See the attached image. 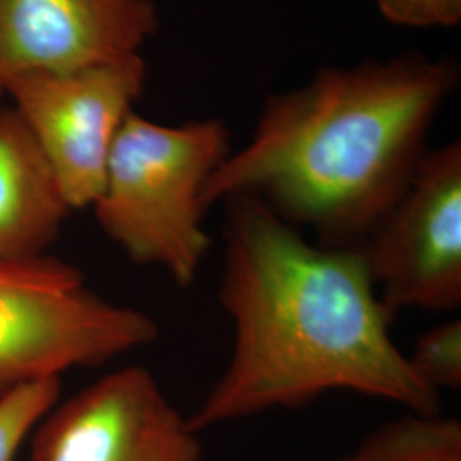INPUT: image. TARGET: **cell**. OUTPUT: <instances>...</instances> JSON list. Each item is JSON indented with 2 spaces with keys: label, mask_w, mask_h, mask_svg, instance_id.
<instances>
[{
  "label": "cell",
  "mask_w": 461,
  "mask_h": 461,
  "mask_svg": "<svg viewBox=\"0 0 461 461\" xmlns=\"http://www.w3.org/2000/svg\"><path fill=\"white\" fill-rule=\"evenodd\" d=\"M219 303L232 325L222 375L188 415L198 434L331 392L439 413L441 395L413 373L392 339L357 247L310 243L249 195L226 198Z\"/></svg>",
  "instance_id": "6da1fadb"
},
{
  "label": "cell",
  "mask_w": 461,
  "mask_h": 461,
  "mask_svg": "<svg viewBox=\"0 0 461 461\" xmlns=\"http://www.w3.org/2000/svg\"><path fill=\"white\" fill-rule=\"evenodd\" d=\"M458 83L453 60L419 53L320 68L265 99L249 140L205 183L203 211L249 195L325 245L363 243L411 182Z\"/></svg>",
  "instance_id": "7a4b0ae2"
},
{
  "label": "cell",
  "mask_w": 461,
  "mask_h": 461,
  "mask_svg": "<svg viewBox=\"0 0 461 461\" xmlns=\"http://www.w3.org/2000/svg\"><path fill=\"white\" fill-rule=\"evenodd\" d=\"M230 150L222 120L163 125L132 112L116 133L93 205L99 228L133 264L192 285L212 247L202 192Z\"/></svg>",
  "instance_id": "3957f363"
},
{
  "label": "cell",
  "mask_w": 461,
  "mask_h": 461,
  "mask_svg": "<svg viewBox=\"0 0 461 461\" xmlns=\"http://www.w3.org/2000/svg\"><path fill=\"white\" fill-rule=\"evenodd\" d=\"M158 321L95 293L53 255L0 264V396L154 344Z\"/></svg>",
  "instance_id": "277c9868"
},
{
  "label": "cell",
  "mask_w": 461,
  "mask_h": 461,
  "mask_svg": "<svg viewBox=\"0 0 461 461\" xmlns=\"http://www.w3.org/2000/svg\"><path fill=\"white\" fill-rule=\"evenodd\" d=\"M146 77V60L133 53L66 72H26L5 86L70 211L101 195L116 133Z\"/></svg>",
  "instance_id": "5b68a950"
},
{
  "label": "cell",
  "mask_w": 461,
  "mask_h": 461,
  "mask_svg": "<svg viewBox=\"0 0 461 461\" xmlns=\"http://www.w3.org/2000/svg\"><path fill=\"white\" fill-rule=\"evenodd\" d=\"M357 247L393 318L403 310L460 308V140L428 149L403 194Z\"/></svg>",
  "instance_id": "8992f818"
},
{
  "label": "cell",
  "mask_w": 461,
  "mask_h": 461,
  "mask_svg": "<svg viewBox=\"0 0 461 461\" xmlns=\"http://www.w3.org/2000/svg\"><path fill=\"white\" fill-rule=\"evenodd\" d=\"M32 461H202L198 432L142 366L57 402L32 436Z\"/></svg>",
  "instance_id": "52a82bcc"
},
{
  "label": "cell",
  "mask_w": 461,
  "mask_h": 461,
  "mask_svg": "<svg viewBox=\"0 0 461 461\" xmlns=\"http://www.w3.org/2000/svg\"><path fill=\"white\" fill-rule=\"evenodd\" d=\"M158 28L152 0H0V98L26 72L140 53Z\"/></svg>",
  "instance_id": "ba28073f"
},
{
  "label": "cell",
  "mask_w": 461,
  "mask_h": 461,
  "mask_svg": "<svg viewBox=\"0 0 461 461\" xmlns=\"http://www.w3.org/2000/svg\"><path fill=\"white\" fill-rule=\"evenodd\" d=\"M70 209L33 135L0 108V264L47 255Z\"/></svg>",
  "instance_id": "9c48e42d"
},
{
  "label": "cell",
  "mask_w": 461,
  "mask_h": 461,
  "mask_svg": "<svg viewBox=\"0 0 461 461\" xmlns=\"http://www.w3.org/2000/svg\"><path fill=\"white\" fill-rule=\"evenodd\" d=\"M337 461H461V422L441 412H405Z\"/></svg>",
  "instance_id": "30bf717a"
},
{
  "label": "cell",
  "mask_w": 461,
  "mask_h": 461,
  "mask_svg": "<svg viewBox=\"0 0 461 461\" xmlns=\"http://www.w3.org/2000/svg\"><path fill=\"white\" fill-rule=\"evenodd\" d=\"M60 390V378H50L0 396V461L16 460L26 438L59 402Z\"/></svg>",
  "instance_id": "8fae6325"
},
{
  "label": "cell",
  "mask_w": 461,
  "mask_h": 461,
  "mask_svg": "<svg viewBox=\"0 0 461 461\" xmlns=\"http://www.w3.org/2000/svg\"><path fill=\"white\" fill-rule=\"evenodd\" d=\"M413 373L430 390L453 392L461 386V320L451 318L424 331L411 354Z\"/></svg>",
  "instance_id": "7c38bea8"
},
{
  "label": "cell",
  "mask_w": 461,
  "mask_h": 461,
  "mask_svg": "<svg viewBox=\"0 0 461 461\" xmlns=\"http://www.w3.org/2000/svg\"><path fill=\"white\" fill-rule=\"evenodd\" d=\"M379 14L402 28H455L461 21V0H373Z\"/></svg>",
  "instance_id": "4fadbf2b"
}]
</instances>
